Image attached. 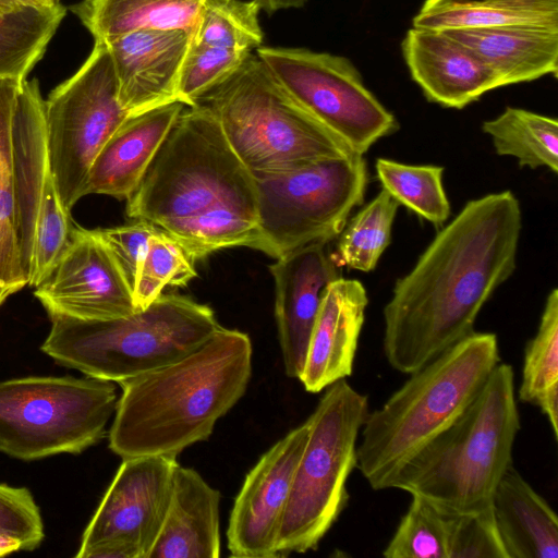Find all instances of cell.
I'll return each instance as SVG.
<instances>
[{"instance_id":"4fadbf2b","label":"cell","mask_w":558,"mask_h":558,"mask_svg":"<svg viewBox=\"0 0 558 558\" xmlns=\"http://www.w3.org/2000/svg\"><path fill=\"white\" fill-rule=\"evenodd\" d=\"M177 457L137 456L124 458L97 510L86 526L80 548L117 541L135 546L143 558L160 532L170 501Z\"/></svg>"},{"instance_id":"6da1fadb","label":"cell","mask_w":558,"mask_h":558,"mask_svg":"<svg viewBox=\"0 0 558 558\" xmlns=\"http://www.w3.org/2000/svg\"><path fill=\"white\" fill-rule=\"evenodd\" d=\"M522 211L510 192L468 202L437 232L384 307L383 352L410 374L474 332L477 315L517 265Z\"/></svg>"},{"instance_id":"277c9868","label":"cell","mask_w":558,"mask_h":558,"mask_svg":"<svg viewBox=\"0 0 558 558\" xmlns=\"http://www.w3.org/2000/svg\"><path fill=\"white\" fill-rule=\"evenodd\" d=\"M520 426L513 369L499 362L468 408L398 470L388 488L449 514L483 510L512 466Z\"/></svg>"},{"instance_id":"8fae6325","label":"cell","mask_w":558,"mask_h":558,"mask_svg":"<svg viewBox=\"0 0 558 558\" xmlns=\"http://www.w3.org/2000/svg\"><path fill=\"white\" fill-rule=\"evenodd\" d=\"M128 117L109 49L95 40L82 66L45 100L49 168L68 211L85 196L94 159Z\"/></svg>"},{"instance_id":"74e56055","label":"cell","mask_w":558,"mask_h":558,"mask_svg":"<svg viewBox=\"0 0 558 558\" xmlns=\"http://www.w3.org/2000/svg\"><path fill=\"white\" fill-rule=\"evenodd\" d=\"M0 530L17 538L23 550H34L44 541V522L26 487L0 484Z\"/></svg>"},{"instance_id":"f35d334b","label":"cell","mask_w":558,"mask_h":558,"mask_svg":"<svg viewBox=\"0 0 558 558\" xmlns=\"http://www.w3.org/2000/svg\"><path fill=\"white\" fill-rule=\"evenodd\" d=\"M158 228L144 220L112 228L95 229L106 244L131 290L136 279L138 267L145 255L147 242ZM133 294V293H132Z\"/></svg>"},{"instance_id":"ffe728a7","label":"cell","mask_w":558,"mask_h":558,"mask_svg":"<svg viewBox=\"0 0 558 558\" xmlns=\"http://www.w3.org/2000/svg\"><path fill=\"white\" fill-rule=\"evenodd\" d=\"M12 148L16 236L22 270L28 282L36 219L45 182L50 172L46 141L45 100L41 98L36 80H25L20 87L12 119Z\"/></svg>"},{"instance_id":"9c48e42d","label":"cell","mask_w":558,"mask_h":558,"mask_svg":"<svg viewBox=\"0 0 558 558\" xmlns=\"http://www.w3.org/2000/svg\"><path fill=\"white\" fill-rule=\"evenodd\" d=\"M253 175L258 220L252 248L275 259L339 236L363 203L368 181L366 162L357 154Z\"/></svg>"},{"instance_id":"f1b7e54d","label":"cell","mask_w":558,"mask_h":558,"mask_svg":"<svg viewBox=\"0 0 558 558\" xmlns=\"http://www.w3.org/2000/svg\"><path fill=\"white\" fill-rule=\"evenodd\" d=\"M65 8H27L0 13V78L26 80L41 59L62 19Z\"/></svg>"},{"instance_id":"8992f818","label":"cell","mask_w":558,"mask_h":558,"mask_svg":"<svg viewBox=\"0 0 558 558\" xmlns=\"http://www.w3.org/2000/svg\"><path fill=\"white\" fill-rule=\"evenodd\" d=\"M49 317L43 352L87 377L118 384L183 357L221 327L208 305L169 293L124 317Z\"/></svg>"},{"instance_id":"52a82bcc","label":"cell","mask_w":558,"mask_h":558,"mask_svg":"<svg viewBox=\"0 0 558 558\" xmlns=\"http://www.w3.org/2000/svg\"><path fill=\"white\" fill-rule=\"evenodd\" d=\"M196 104L213 112L232 149L252 174L355 154L252 53L232 76Z\"/></svg>"},{"instance_id":"e0dca14e","label":"cell","mask_w":558,"mask_h":558,"mask_svg":"<svg viewBox=\"0 0 558 558\" xmlns=\"http://www.w3.org/2000/svg\"><path fill=\"white\" fill-rule=\"evenodd\" d=\"M275 281V316L287 376L300 378L311 333L326 287L341 277L326 250L314 243L296 248L269 266Z\"/></svg>"},{"instance_id":"44dd1931","label":"cell","mask_w":558,"mask_h":558,"mask_svg":"<svg viewBox=\"0 0 558 558\" xmlns=\"http://www.w3.org/2000/svg\"><path fill=\"white\" fill-rule=\"evenodd\" d=\"M185 107L178 101L128 117L94 159L85 196L104 194L126 199Z\"/></svg>"},{"instance_id":"d4e9b609","label":"cell","mask_w":558,"mask_h":558,"mask_svg":"<svg viewBox=\"0 0 558 558\" xmlns=\"http://www.w3.org/2000/svg\"><path fill=\"white\" fill-rule=\"evenodd\" d=\"M412 26L435 31L485 26L558 29V0H425Z\"/></svg>"},{"instance_id":"7c38bea8","label":"cell","mask_w":558,"mask_h":558,"mask_svg":"<svg viewBox=\"0 0 558 558\" xmlns=\"http://www.w3.org/2000/svg\"><path fill=\"white\" fill-rule=\"evenodd\" d=\"M256 56L353 153L363 156L377 141L398 130L395 116L365 86L349 59L286 47H259Z\"/></svg>"},{"instance_id":"f546056e","label":"cell","mask_w":558,"mask_h":558,"mask_svg":"<svg viewBox=\"0 0 558 558\" xmlns=\"http://www.w3.org/2000/svg\"><path fill=\"white\" fill-rule=\"evenodd\" d=\"M399 203L384 189L354 217L339 234L337 265L354 270L371 271L391 242L393 221Z\"/></svg>"},{"instance_id":"5b68a950","label":"cell","mask_w":558,"mask_h":558,"mask_svg":"<svg viewBox=\"0 0 558 558\" xmlns=\"http://www.w3.org/2000/svg\"><path fill=\"white\" fill-rule=\"evenodd\" d=\"M500 362L498 339L473 332L416 371L386 402L368 412L355 468L375 490L448 427L473 401Z\"/></svg>"},{"instance_id":"ac0fdd59","label":"cell","mask_w":558,"mask_h":558,"mask_svg":"<svg viewBox=\"0 0 558 558\" xmlns=\"http://www.w3.org/2000/svg\"><path fill=\"white\" fill-rule=\"evenodd\" d=\"M401 49L411 76L425 97L442 107L462 109L501 87L478 56L442 31L412 26Z\"/></svg>"},{"instance_id":"7402d4cb","label":"cell","mask_w":558,"mask_h":558,"mask_svg":"<svg viewBox=\"0 0 558 558\" xmlns=\"http://www.w3.org/2000/svg\"><path fill=\"white\" fill-rule=\"evenodd\" d=\"M220 493L195 470H174L168 509L148 558L220 556Z\"/></svg>"},{"instance_id":"603a6c76","label":"cell","mask_w":558,"mask_h":558,"mask_svg":"<svg viewBox=\"0 0 558 558\" xmlns=\"http://www.w3.org/2000/svg\"><path fill=\"white\" fill-rule=\"evenodd\" d=\"M470 48L494 72L501 87L558 72V29L485 26L442 31Z\"/></svg>"},{"instance_id":"484cf974","label":"cell","mask_w":558,"mask_h":558,"mask_svg":"<svg viewBox=\"0 0 558 558\" xmlns=\"http://www.w3.org/2000/svg\"><path fill=\"white\" fill-rule=\"evenodd\" d=\"M203 0H82L71 8L95 40L138 29L192 32Z\"/></svg>"},{"instance_id":"b9f144b4","label":"cell","mask_w":558,"mask_h":558,"mask_svg":"<svg viewBox=\"0 0 558 558\" xmlns=\"http://www.w3.org/2000/svg\"><path fill=\"white\" fill-rule=\"evenodd\" d=\"M260 10L272 14L280 10L301 8L307 0H255Z\"/></svg>"},{"instance_id":"4316f807","label":"cell","mask_w":558,"mask_h":558,"mask_svg":"<svg viewBox=\"0 0 558 558\" xmlns=\"http://www.w3.org/2000/svg\"><path fill=\"white\" fill-rule=\"evenodd\" d=\"M25 80L0 78V305L27 286L16 236V202L12 148V119Z\"/></svg>"},{"instance_id":"4dcf8cb0","label":"cell","mask_w":558,"mask_h":558,"mask_svg":"<svg viewBox=\"0 0 558 558\" xmlns=\"http://www.w3.org/2000/svg\"><path fill=\"white\" fill-rule=\"evenodd\" d=\"M383 189L417 216L441 226L450 216V203L442 185L444 168L413 166L387 158L376 160Z\"/></svg>"},{"instance_id":"d6986e66","label":"cell","mask_w":558,"mask_h":558,"mask_svg":"<svg viewBox=\"0 0 558 558\" xmlns=\"http://www.w3.org/2000/svg\"><path fill=\"white\" fill-rule=\"evenodd\" d=\"M367 304L359 280L339 277L326 287L299 378L308 392L351 376Z\"/></svg>"},{"instance_id":"7a4b0ae2","label":"cell","mask_w":558,"mask_h":558,"mask_svg":"<svg viewBox=\"0 0 558 558\" xmlns=\"http://www.w3.org/2000/svg\"><path fill=\"white\" fill-rule=\"evenodd\" d=\"M126 215L163 230L195 262L223 248L253 247L255 179L207 107L180 113L126 198Z\"/></svg>"},{"instance_id":"e575fe53","label":"cell","mask_w":558,"mask_h":558,"mask_svg":"<svg viewBox=\"0 0 558 558\" xmlns=\"http://www.w3.org/2000/svg\"><path fill=\"white\" fill-rule=\"evenodd\" d=\"M558 384V291L546 298L535 336L526 343L519 400L533 403L545 390Z\"/></svg>"},{"instance_id":"ab89813d","label":"cell","mask_w":558,"mask_h":558,"mask_svg":"<svg viewBox=\"0 0 558 558\" xmlns=\"http://www.w3.org/2000/svg\"><path fill=\"white\" fill-rule=\"evenodd\" d=\"M548 418L554 437L558 436V384L542 392L533 402Z\"/></svg>"},{"instance_id":"ba28073f","label":"cell","mask_w":558,"mask_h":558,"mask_svg":"<svg viewBox=\"0 0 558 558\" xmlns=\"http://www.w3.org/2000/svg\"><path fill=\"white\" fill-rule=\"evenodd\" d=\"M368 398L345 379L326 388L307 418L310 433L283 514L277 557L315 550L345 508L347 481L356 465L357 437Z\"/></svg>"},{"instance_id":"1f68e13d","label":"cell","mask_w":558,"mask_h":558,"mask_svg":"<svg viewBox=\"0 0 558 558\" xmlns=\"http://www.w3.org/2000/svg\"><path fill=\"white\" fill-rule=\"evenodd\" d=\"M259 11L255 0H203L191 41L251 52L264 38Z\"/></svg>"},{"instance_id":"9a60e30c","label":"cell","mask_w":558,"mask_h":558,"mask_svg":"<svg viewBox=\"0 0 558 558\" xmlns=\"http://www.w3.org/2000/svg\"><path fill=\"white\" fill-rule=\"evenodd\" d=\"M308 433L306 420L272 445L246 474L229 518L227 546L231 557H277L293 475Z\"/></svg>"},{"instance_id":"8d00e7d4","label":"cell","mask_w":558,"mask_h":558,"mask_svg":"<svg viewBox=\"0 0 558 558\" xmlns=\"http://www.w3.org/2000/svg\"><path fill=\"white\" fill-rule=\"evenodd\" d=\"M448 558H508L492 505L475 512L451 514Z\"/></svg>"},{"instance_id":"3957f363","label":"cell","mask_w":558,"mask_h":558,"mask_svg":"<svg viewBox=\"0 0 558 558\" xmlns=\"http://www.w3.org/2000/svg\"><path fill=\"white\" fill-rule=\"evenodd\" d=\"M251 374L250 337L220 327L183 357L120 383L109 448L122 459L178 457L209 438L245 393Z\"/></svg>"},{"instance_id":"d590c367","label":"cell","mask_w":558,"mask_h":558,"mask_svg":"<svg viewBox=\"0 0 558 558\" xmlns=\"http://www.w3.org/2000/svg\"><path fill=\"white\" fill-rule=\"evenodd\" d=\"M251 52L191 41L180 76V101L194 106L206 93L232 76Z\"/></svg>"},{"instance_id":"5bb4252c","label":"cell","mask_w":558,"mask_h":558,"mask_svg":"<svg viewBox=\"0 0 558 558\" xmlns=\"http://www.w3.org/2000/svg\"><path fill=\"white\" fill-rule=\"evenodd\" d=\"M35 288L49 316L106 320L137 311L128 281L95 229L73 226L68 248Z\"/></svg>"},{"instance_id":"cb8c5ba5","label":"cell","mask_w":558,"mask_h":558,"mask_svg":"<svg viewBox=\"0 0 558 558\" xmlns=\"http://www.w3.org/2000/svg\"><path fill=\"white\" fill-rule=\"evenodd\" d=\"M494 519L508 558H558V518L513 465L492 498Z\"/></svg>"},{"instance_id":"2e32d148","label":"cell","mask_w":558,"mask_h":558,"mask_svg":"<svg viewBox=\"0 0 558 558\" xmlns=\"http://www.w3.org/2000/svg\"><path fill=\"white\" fill-rule=\"evenodd\" d=\"M104 41L112 58L119 102L130 117L181 102L179 84L190 32L138 29Z\"/></svg>"},{"instance_id":"83f0119b","label":"cell","mask_w":558,"mask_h":558,"mask_svg":"<svg viewBox=\"0 0 558 558\" xmlns=\"http://www.w3.org/2000/svg\"><path fill=\"white\" fill-rule=\"evenodd\" d=\"M482 129L490 136L497 155L514 157L521 167H545L557 173V119L507 107L495 119L485 121Z\"/></svg>"},{"instance_id":"60d3db41","label":"cell","mask_w":558,"mask_h":558,"mask_svg":"<svg viewBox=\"0 0 558 558\" xmlns=\"http://www.w3.org/2000/svg\"><path fill=\"white\" fill-rule=\"evenodd\" d=\"M51 0H0V13H8L27 8L54 7Z\"/></svg>"},{"instance_id":"ee69618b","label":"cell","mask_w":558,"mask_h":558,"mask_svg":"<svg viewBox=\"0 0 558 558\" xmlns=\"http://www.w3.org/2000/svg\"><path fill=\"white\" fill-rule=\"evenodd\" d=\"M54 4H60V0H51Z\"/></svg>"},{"instance_id":"30bf717a","label":"cell","mask_w":558,"mask_h":558,"mask_svg":"<svg viewBox=\"0 0 558 558\" xmlns=\"http://www.w3.org/2000/svg\"><path fill=\"white\" fill-rule=\"evenodd\" d=\"M118 402L113 381L29 376L0 381V451L32 461L99 442Z\"/></svg>"},{"instance_id":"7bdbcfd3","label":"cell","mask_w":558,"mask_h":558,"mask_svg":"<svg viewBox=\"0 0 558 558\" xmlns=\"http://www.w3.org/2000/svg\"><path fill=\"white\" fill-rule=\"evenodd\" d=\"M23 550L22 543L14 536L0 530V557Z\"/></svg>"},{"instance_id":"d6a6232c","label":"cell","mask_w":558,"mask_h":558,"mask_svg":"<svg viewBox=\"0 0 558 558\" xmlns=\"http://www.w3.org/2000/svg\"><path fill=\"white\" fill-rule=\"evenodd\" d=\"M196 276L195 260L173 238L158 228L148 239L133 286L136 310L150 305L166 287L186 286Z\"/></svg>"},{"instance_id":"836d02e7","label":"cell","mask_w":558,"mask_h":558,"mask_svg":"<svg viewBox=\"0 0 558 558\" xmlns=\"http://www.w3.org/2000/svg\"><path fill=\"white\" fill-rule=\"evenodd\" d=\"M408 510L383 551L386 558H448L451 514L411 495Z\"/></svg>"}]
</instances>
